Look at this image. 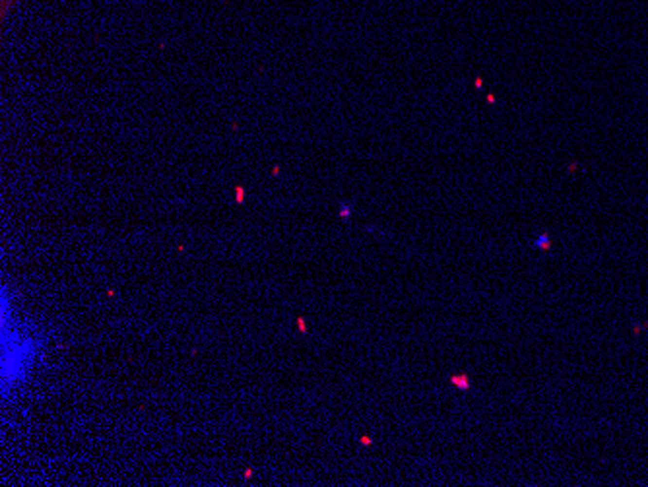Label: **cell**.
<instances>
[{"label":"cell","mask_w":648,"mask_h":487,"mask_svg":"<svg viewBox=\"0 0 648 487\" xmlns=\"http://www.w3.org/2000/svg\"><path fill=\"white\" fill-rule=\"evenodd\" d=\"M349 214H351V208H349L347 204H342V208H340V217H342V219H347Z\"/></svg>","instance_id":"3957f363"},{"label":"cell","mask_w":648,"mask_h":487,"mask_svg":"<svg viewBox=\"0 0 648 487\" xmlns=\"http://www.w3.org/2000/svg\"><path fill=\"white\" fill-rule=\"evenodd\" d=\"M532 247H534L536 251H549V249H551V239H549V235H547V233L538 235V237L532 241Z\"/></svg>","instance_id":"7a4b0ae2"},{"label":"cell","mask_w":648,"mask_h":487,"mask_svg":"<svg viewBox=\"0 0 648 487\" xmlns=\"http://www.w3.org/2000/svg\"><path fill=\"white\" fill-rule=\"evenodd\" d=\"M297 326H299V332H307L309 328H307V323H305V319L303 317H299L297 319Z\"/></svg>","instance_id":"277c9868"},{"label":"cell","mask_w":648,"mask_h":487,"mask_svg":"<svg viewBox=\"0 0 648 487\" xmlns=\"http://www.w3.org/2000/svg\"><path fill=\"white\" fill-rule=\"evenodd\" d=\"M359 441H361V445H371V443H373V439H371L369 435H363Z\"/></svg>","instance_id":"5b68a950"},{"label":"cell","mask_w":648,"mask_h":487,"mask_svg":"<svg viewBox=\"0 0 648 487\" xmlns=\"http://www.w3.org/2000/svg\"><path fill=\"white\" fill-rule=\"evenodd\" d=\"M450 384H454L458 390H464V392L472 390V380H470V377H468L466 373H456V375H450Z\"/></svg>","instance_id":"6da1fadb"}]
</instances>
